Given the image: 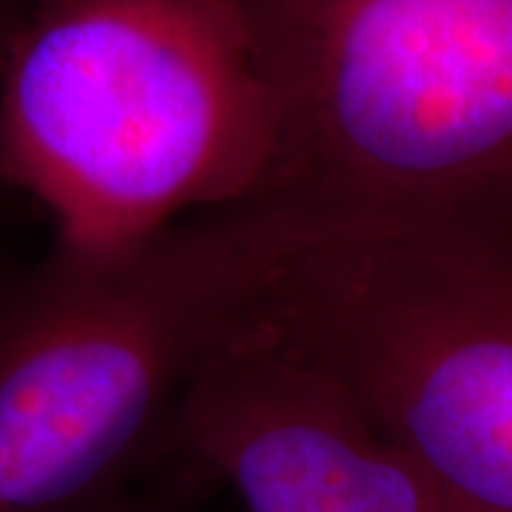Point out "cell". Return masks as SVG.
Wrapping results in <instances>:
<instances>
[{
	"mask_svg": "<svg viewBox=\"0 0 512 512\" xmlns=\"http://www.w3.org/2000/svg\"><path fill=\"white\" fill-rule=\"evenodd\" d=\"M296 208L254 202L0 279V512H94L148 478L202 365L254 313Z\"/></svg>",
	"mask_w": 512,
	"mask_h": 512,
	"instance_id": "cell-2",
	"label": "cell"
},
{
	"mask_svg": "<svg viewBox=\"0 0 512 512\" xmlns=\"http://www.w3.org/2000/svg\"><path fill=\"white\" fill-rule=\"evenodd\" d=\"M165 458L237 512H444L365 410L254 313L202 365Z\"/></svg>",
	"mask_w": 512,
	"mask_h": 512,
	"instance_id": "cell-5",
	"label": "cell"
},
{
	"mask_svg": "<svg viewBox=\"0 0 512 512\" xmlns=\"http://www.w3.org/2000/svg\"><path fill=\"white\" fill-rule=\"evenodd\" d=\"M15 200H20L18 194H12L6 185L0 183V237H3V228H6V211H9V202H15ZM15 268H18V265H9V262L3 259V251H0V279L12 274Z\"/></svg>",
	"mask_w": 512,
	"mask_h": 512,
	"instance_id": "cell-8",
	"label": "cell"
},
{
	"mask_svg": "<svg viewBox=\"0 0 512 512\" xmlns=\"http://www.w3.org/2000/svg\"><path fill=\"white\" fill-rule=\"evenodd\" d=\"M254 316L365 410L444 512H512V237L299 211Z\"/></svg>",
	"mask_w": 512,
	"mask_h": 512,
	"instance_id": "cell-4",
	"label": "cell"
},
{
	"mask_svg": "<svg viewBox=\"0 0 512 512\" xmlns=\"http://www.w3.org/2000/svg\"><path fill=\"white\" fill-rule=\"evenodd\" d=\"M211 487L214 484L208 478L174 458H165L151 476L94 512H217L205 504Z\"/></svg>",
	"mask_w": 512,
	"mask_h": 512,
	"instance_id": "cell-6",
	"label": "cell"
},
{
	"mask_svg": "<svg viewBox=\"0 0 512 512\" xmlns=\"http://www.w3.org/2000/svg\"><path fill=\"white\" fill-rule=\"evenodd\" d=\"M35 0H0V63L6 57V49L12 43V37L20 29L23 18L29 15Z\"/></svg>",
	"mask_w": 512,
	"mask_h": 512,
	"instance_id": "cell-7",
	"label": "cell"
},
{
	"mask_svg": "<svg viewBox=\"0 0 512 512\" xmlns=\"http://www.w3.org/2000/svg\"><path fill=\"white\" fill-rule=\"evenodd\" d=\"M279 111L268 202L512 237V0H239Z\"/></svg>",
	"mask_w": 512,
	"mask_h": 512,
	"instance_id": "cell-3",
	"label": "cell"
},
{
	"mask_svg": "<svg viewBox=\"0 0 512 512\" xmlns=\"http://www.w3.org/2000/svg\"><path fill=\"white\" fill-rule=\"evenodd\" d=\"M279 111L239 0H35L0 63V183L111 254L268 202Z\"/></svg>",
	"mask_w": 512,
	"mask_h": 512,
	"instance_id": "cell-1",
	"label": "cell"
}]
</instances>
